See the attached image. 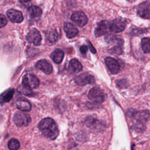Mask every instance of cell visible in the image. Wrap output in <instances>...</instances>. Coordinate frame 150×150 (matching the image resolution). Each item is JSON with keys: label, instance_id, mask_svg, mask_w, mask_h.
<instances>
[{"label": "cell", "instance_id": "484cf974", "mask_svg": "<svg viewBox=\"0 0 150 150\" xmlns=\"http://www.w3.org/2000/svg\"><path fill=\"white\" fill-rule=\"evenodd\" d=\"M19 90L21 93L26 96H30L32 94V89L23 85H22V86H21V88L19 89Z\"/></svg>", "mask_w": 150, "mask_h": 150}, {"label": "cell", "instance_id": "7a4b0ae2", "mask_svg": "<svg viewBox=\"0 0 150 150\" xmlns=\"http://www.w3.org/2000/svg\"><path fill=\"white\" fill-rule=\"evenodd\" d=\"M105 39L110 45V49L109 50L110 53L114 54H120L122 53V45L123 43L122 40L116 36L110 35L107 36Z\"/></svg>", "mask_w": 150, "mask_h": 150}, {"label": "cell", "instance_id": "5b68a950", "mask_svg": "<svg viewBox=\"0 0 150 150\" xmlns=\"http://www.w3.org/2000/svg\"><path fill=\"white\" fill-rule=\"evenodd\" d=\"M30 121V116L24 112H17L13 117V121L18 127H26L29 124Z\"/></svg>", "mask_w": 150, "mask_h": 150}, {"label": "cell", "instance_id": "2e32d148", "mask_svg": "<svg viewBox=\"0 0 150 150\" xmlns=\"http://www.w3.org/2000/svg\"><path fill=\"white\" fill-rule=\"evenodd\" d=\"M63 28L66 34V36L70 39L75 37L79 32L77 28L73 24L70 22H66L64 24Z\"/></svg>", "mask_w": 150, "mask_h": 150}, {"label": "cell", "instance_id": "ac0fdd59", "mask_svg": "<svg viewBox=\"0 0 150 150\" xmlns=\"http://www.w3.org/2000/svg\"><path fill=\"white\" fill-rule=\"evenodd\" d=\"M15 93V90L13 88H10L4 93H2L0 95V104L4 105L5 103L9 102L12 98Z\"/></svg>", "mask_w": 150, "mask_h": 150}, {"label": "cell", "instance_id": "7c38bea8", "mask_svg": "<svg viewBox=\"0 0 150 150\" xmlns=\"http://www.w3.org/2000/svg\"><path fill=\"white\" fill-rule=\"evenodd\" d=\"M94 77L87 73H82L76 77L75 79L76 83L80 86H84L88 84H91L94 82Z\"/></svg>", "mask_w": 150, "mask_h": 150}, {"label": "cell", "instance_id": "83f0119b", "mask_svg": "<svg viewBox=\"0 0 150 150\" xmlns=\"http://www.w3.org/2000/svg\"><path fill=\"white\" fill-rule=\"evenodd\" d=\"M80 52L81 53L85 54L87 51V46L86 45H83L80 47Z\"/></svg>", "mask_w": 150, "mask_h": 150}, {"label": "cell", "instance_id": "ba28073f", "mask_svg": "<svg viewBox=\"0 0 150 150\" xmlns=\"http://www.w3.org/2000/svg\"><path fill=\"white\" fill-rule=\"evenodd\" d=\"M71 20L79 26H84L87 22L88 19L86 15L81 11L74 12L71 16Z\"/></svg>", "mask_w": 150, "mask_h": 150}, {"label": "cell", "instance_id": "30bf717a", "mask_svg": "<svg viewBox=\"0 0 150 150\" xmlns=\"http://www.w3.org/2000/svg\"><path fill=\"white\" fill-rule=\"evenodd\" d=\"M125 28V22L120 19H115L110 23V31L118 33L123 31Z\"/></svg>", "mask_w": 150, "mask_h": 150}, {"label": "cell", "instance_id": "9c48e42d", "mask_svg": "<svg viewBox=\"0 0 150 150\" xmlns=\"http://www.w3.org/2000/svg\"><path fill=\"white\" fill-rule=\"evenodd\" d=\"M138 15L144 19H150V4L148 2H144L137 7Z\"/></svg>", "mask_w": 150, "mask_h": 150}, {"label": "cell", "instance_id": "3957f363", "mask_svg": "<svg viewBox=\"0 0 150 150\" xmlns=\"http://www.w3.org/2000/svg\"><path fill=\"white\" fill-rule=\"evenodd\" d=\"M88 97L91 101L94 103H101L107 98V95L100 88L98 87H93L89 91Z\"/></svg>", "mask_w": 150, "mask_h": 150}, {"label": "cell", "instance_id": "7402d4cb", "mask_svg": "<svg viewBox=\"0 0 150 150\" xmlns=\"http://www.w3.org/2000/svg\"><path fill=\"white\" fill-rule=\"evenodd\" d=\"M63 56H64L63 52L60 49H57L54 50L50 55L52 59L56 63H61L63 59Z\"/></svg>", "mask_w": 150, "mask_h": 150}, {"label": "cell", "instance_id": "4fadbf2b", "mask_svg": "<svg viewBox=\"0 0 150 150\" xmlns=\"http://www.w3.org/2000/svg\"><path fill=\"white\" fill-rule=\"evenodd\" d=\"M110 30V23L107 21H100L94 30L96 37L102 36Z\"/></svg>", "mask_w": 150, "mask_h": 150}, {"label": "cell", "instance_id": "603a6c76", "mask_svg": "<svg viewBox=\"0 0 150 150\" xmlns=\"http://www.w3.org/2000/svg\"><path fill=\"white\" fill-rule=\"evenodd\" d=\"M141 47L144 53L150 52V38H144L142 39Z\"/></svg>", "mask_w": 150, "mask_h": 150}, {"label": "cell", "instance_id": "ffe728a7", "mask_svg": "<svg viewBox=\"0 0 150 150\" xmlns=\"http://www.w3.org/2000/svg\"><path fill=\"white\" fill-rule=\"evenodd\" d=\"M28 13L31 18L34 19H38L42 14V9L36 5L30 6L28 10Z\"/></svg>", "mask_w": 150, "mask_h": 150}, {"label": "cell", "instance_id": "44dd1931", "mask_svg": "<svg viewBox=\"0 0 150 150\" xmlns=\"http://www.w3.org/2000/svg\"><path fill=\"white\" fill-rule=\"evenodd\" d=\"M82 68V65L78 60L73 59L70 61L69 64V70L71 73H78L81 70Z\"/></svg>", "mask_w": 150, "mask_h": 150}, {"label": "cell", "instance_id": "d4e9b609", "mask_svg": "<svg viewBox=\"0 0 150 150\" xmlns=\"http://www.w3.org/2000/svg\"><path fill=\"white\" fill-rule=\"evenodd\" d=\"M58 38V33L55 30H53L48 33L47 36V39L50 43H54Z\"/></svg>", "mask_w": 150, "mask_h": 150}, {"label": "cell", "instance_id": "6da1fadb", "mask_svg": "<svg viewBox=\"0 0 150 150\" xmlns=\"http://www.w3.org/2000/svg\"><path fill=\"white\" fill-rule=\"evenodd\" d=\"M39 128L47 138L54 140L59 135V129L55 121L51 118H46L40 121Z\"/></svg>", "mask_w": 150, "mask_h": 150}, {"label": "cell", "instance_id": "d6986e66", "mask_svg": "<svg viewBox=\"0 0 150 150\" xmlns=\"http://www.w3.org/2000/svg\"><path fill=\"white\" fill-rule=\"evenodd\" d=\"M16 105L18 109L22 111H29L31 110L30 103L26 99L23 98L18 99L16 101Z\"/></svg>", "mask_w": 150, "mask_h": 150}, {"label": "cell", "instance_id": "f1b7e54d", "mask_svg": "<svg viewBox=\"0 0 150 150\" xmlns=\"http://www.w3.org/2000/svg\"><path fill=\"white\" fill-rule=\"evenodd\" d=\"M88 46H89V48H90V51L92 52V53H96V49H94V47L93 46V45L91 44V43L89 42V41H88Z\"/></svg>", "mask_w": 150, "mask_h": 150}, {"label": "cell", "instance_id": "8992f818", "mask_svg": "<svg viewBox=\"0 0 150 150\" xmlns=\"http://www.w3.org/2000/svg\"><path fill=\"white\" fill-rule=\"evenodd\" d=\"M22 85L28 87L32 90L37 88L39 85V79L32 74H25L22 78Z\"/></svg>", "mask_w": 150, "mask_h": 150}, {"label": "cell", "instance_id": "e0dca14e", "mask_svg": "<svg viewBox=\"0 0 150 150\" xmlns=\"http://www.w3.org/2000/svg\"><path fill=\"white\" fill-rule=\"evenodd\" d=\"M86 124L88 127L94 129L100 130L103 128L104 125L103 123L98 120H96L91 117H88L86 120Z\"/></svg>", "mask_w": 150, "mask_h": 150}, {"label": "cell", "instance_id": "f546056e", "mask_svg": "<svg viewBox=\"0 0 150 150\" xmlns=\"http://www.w3.org/2000/svg\"><path fill=\"white\" fill-rule=\"evenodd\" d=\"M21 2L23 3V4H26V3H28L30 1V0H19Z\"/></svg>", "mask_w": 150, "mask_h": 150}, {"label": "cell", "instance_id": "8fae6325", "mask_svg": "<svg viewBox=\"0 0 150 150\" xmlns=\"http://www.w3.org/2000/svg\"><path fill=\"white\" fill-rule=\"evenodd\" d=\"M6 15L9 19L13 23H21L23 20L22 13L18 10L10 9L7 11Z\"/></svg>", "mask_w": 150, "mask_h": 150}, {"label": "cell", "instance_id": "5bb4252c", "mask_svg": "<svg viewBox=\"0 0 150 150\" xmlns=\"http://www.w3.org/2000/svg\"><path fill=\"white\" fill-rule=\"evenodd\" d=\"M105 64L108 70L112 74H117L120 70V65L118 62L112 57H106L105 59Z\"/></svg>", "mask_w": 150, "mask_h": 150}, {"label": "cell", "instance_id": "9a60e30c", "mask_svg": "<svg viewBox=\"0 0 150 150\" xmlns=\"http://www.w3.org/2000/svg\"><path fill=\"white\" fill-rule=\"evenodd\" d=\"M35 66L37 69L42 70L46 74H50L53 70L52 65L46 60L45 59H42L38 61Z\"/></svg>", "mask_w": 150, "mask_h": 150}, {"label": "cell", "instance_id": "cb8c5ba5", "mask_svg": "<svg viewBox=\"0 0 150 150\" xmlns=\"http://www.w3.org/2000/svg\"><path fill=\"white\" fill-rule=\"evenodd\" d=\"M8 146L9 149L11 150H16L20 147V143L18 139L12 138L8 142Z\"/></svg>", "mask_w": 150, "mask_h": 150}, {"label": "cell", "instance_id": "52a82bcc", "mask_svg": "<svg viewBox=\"0 0 150 150\" xmlns=\"http://www.w3.org/2000/svg\"><path fill=\"white\" fill-rule=\"evenodd\" d=\"M27 41L35 46H39L40 44L42 38L40 32L35 28L30 29L26 36Z\"/></svg>", "mask_w": 150, "mask_h": 150}, {"label": "cell", "instance_id": "4316f807", "mask_svg": "<svg viewBox=\"0 0 150 150\" xmlns=\"http://www.w3.org/2000/svg\"><path fill=\"white\" fill-rule=\"evenodd\" d=\"M7 23V20L5 15L0 13V28L5 26Z\"/></svg>", "mask_w": 150, "mask_h": 150}, {"label": "cell", "instance_id": "277c9868", "mask_svg": "<svg viewBox=\"0 0 150 150\" xmlns=\"http://www.w3.org/2000/svg\"><path fill=\"white\" fill-rule=\"evenodd\" d=\"M128 114L130 117H133L134 120L139 124H142V123L146 122L149 116V112L148 110L135 111L131 110L130 112H128Z\"/></svg>", "mask_w": 150, "mask_h": 150}]
</instances>
